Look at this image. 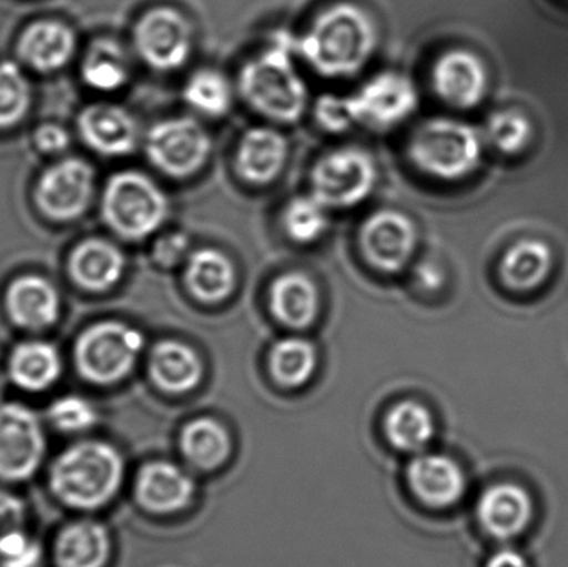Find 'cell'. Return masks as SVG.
Segmentation results:
<instances>
[{
    "label": "cell",
    "instance_id": "cell-36",
    "mask_svg": "<svg viewBox=\"0 0 568 567\" xmlns=\"http://www.w3.org/2000/svg\"><path fill=\"white\" fill-rule=\"evenodd\" d=\"M487 135L496 149L507 155H514L530 142L532 123L524 113L516 112V110H503V112H496L490 117Z\"/></svg>",
    "mask_w": 568,
    "mask_h": 567
},
{
    "label": "cell",
    "instance_id": "cell-18",
    "mask_svg": "<svg viewBox=\"0 0 568 567\" xmlns=\"http://www.w3.org/2000/svg\"><path fill=\"white\" fill-rule=\"evenodd\" d=\"M287 142L283 133L270 126H255L240 140L235 166L239 175L253 185H268L283 172Z\"/></svg>",
    "mask_w": 568,
    "mask_h": 567
},
{
    "label": "cell",
    "instance_id": "cell-8",
    "mask_svg": "<svg viewBox=\"0 0 568 567\" xmlns=\"http://www.w3.org/2000/svg\"><path fill=\"white\" fill-rule=\"evenodd\" d=\"M150 162L173 179H189L209 162L212 139L202 123L190 117L163 120L146 135Z\"/></svg>",
    "mask_w": 568,
    "mask_h": 567
},
{
    "label": "cell",
    "instance_id": "cell-23",
    "mask_svg": "<svg viewBox=\"0 0 568 567\" xmlns=\"http://www.w3.org/2000/svg\"><path fill=\"white\" fill-rule=\"evenodd\" d=\"M125 256L105 240H89L77 246L70 259V275L82 288L105 292L122 279Z\"/></svg>",
    "mask_w": 568,
    "mask_h": 567
},
{
    "label": "cell",
    "instance_id": "cell-38",
    "mask_svg": "<svg viewBox=\"0 0 568 567\" xmlns=\"http://www.w3.org/2000/svg\"><path fill=\"white\" fill-rule=\"evenodd\" d=\"M317 123L327 132L341 133L356 123L349 97L323 95L314 105Z\"/></svg>",
    "mask_w": 568,
    "mask_h": 567
},
{
    "label": "cell",
    "instance_id": "cell-3",
    "mask_svg": "<svg viewBox=\"0 0 568 567\" xmlns=\"http://www.w3.org/2000/svg\"><path fill=\"white\" fill-rule=\"evenodd\" d=\"M122 479V456L105 443L70 446L50 469L52 492L60 502L77 509L106 505L119 492Z\"/></svg>",
    "mask_w": 568,
    "mask_h": 567
},
{
    "label": "cell",
    "instance_id": "cell-13",
    "mask_svg": "<svg viewBox=\"0 0 568 567\" xmlns=\"http://www.w3.org/2000/svg\"><path fill=\"white\" fill-rule=\"evenodd\" d=\"M93 193V170L82 160H65L47 170L37 185V203L53 220L77 219Z\"/></svg>",
    "mask_w": 568,
    "mask_h": 567
},
{
    "label": "cell",
    "instance_id": "cell-2",
    "mask_svg": "<svg viewBox=\"0 0 568 567\" xmlns=\"http://www.w3.org/2000/svg\"><path fill=\"white\" fill-rule=\"evenodd\" d=\"M294 45L287 33H280L273 45L253 57L240 72V93L245 102L278 123L297 122L310 100L306 83L291 59Z\"/></svg>",
    "mask_w": 568,
    "mask_h": 567
},
{
    "label": "cell",
    "instance_id": "cell-29",
    "mask_svg": "<svg viewBox=\"0 0 568 567\" xmlns=\"http://www.w3.org/2000/svg\"><path fill=\"white\" fill-rule=\"evenodd\" d=\"M183 455L200 469L219 468L232 452L229 433L215 419L200 418L183 428L180 438Z\"/></svg>",
    "mask_w": 568,
    "mask_h": 567
},
{
    "label": "cell",
    "instance_id": "cell-32",
    "mask_svg": "<svg viewBox=\"0 0 568 567\" xmlns=\"http://www.w3.org/2000/svg\"><path fill=\"white\" fill-rule=\"evenodd\" d=\"M186 103L206 117H222L233 102V90L219 70L202 69L193 73L183 90Z\"/></svg>",
    "mask_w": 568,
    "mask_h": 567
},
{
    "label": "cell",
    "instance_id": "cell-27",
    "mask_svg": "<svg viewBox=\"0 0 568 567\" xmlns=\"http://www.w3.org/2000/svg\"><path fill=\"white\" fill-rule=\"evenodd\" d=\"M552 252L539 240H523L500 260L499 275L507 288L527 292L546 282L552 270Z\"/></svg>",
    "mask_w": 568,
    "mask_h": 567
},
{
    "label": "cell",
    "instance_id": "cell-45",
    "mask_svg": "<svg viewBox=\"0 0 568 567\" xmlns=\"http://www.w3.org/2000/svg\"><path fill=\"white\" fill-rule=\"evenodd\" d=\"M3 389H6V379H3V376L0 375V398H2Z\"/></svg>",
    "mask_w": 568,
    "mask_h": 567
},
{
    "label": "cell",
    "instance_id": "cell-17",
    "mask_svg": "<svg viewBox=\"0 0 568 567\" xmlns=\"http://www.w3.org/2000/svg\"><path fill=\"white\" fill-rule=\"evenodd\" d=\"M135 493L143 508L156 515H172L192 503L195 483L180 466L155 462L143 466L136 478Z\"/></svg>",
    "mask_w": 568,
    "mask_h": 567
},
{
    "label": "cell",
    "instance_id": "cell-26",
    "mask_svg": "<svg viewBox=\"0 0 568 567\" xmlns=\"http://www.w3.org/2000/svg\"><path fill=\"white\" fill-rule=\"evenodd\" d=\"M53 556L59 567H103L110 556L106 529L95 522H77L57 536Z\"/></svg>",
    "mask_w": 568,
    "mask_h": 567
},
{
    "label": "cell",
    "instance_id": "cell-42",
    "mask_svg": "<svg viewBox=\"0 0 568 567\" xmlns=\"http://www.w3.org/2000/svg\"><path fill=\"white\" fill-rule=\"evenodd\" d=\"M37 145L47 153L62 152L69 145L65 130L57 125H43L36 135Z\"/></svg>",
    "mask_w": 568,
    "mask_h": 567
},
{
    "label": "cell",
    "instance_id": "cell-41",
    "mask_svg": "<svg viewBox=\"0 0 568 567\" xmlns=\"http://www.w3.org/2000/svg\"><path fill=\"white\" fill-rule=\"evenodd\" d=\"M23 522H26V508L22 502L9 493L0 492V539L22 529Z\"/></svg>",
    "mask_w": 568,
    "mask_h": 567
},
{
    "label": "cell",
    "instance_id": "cell-9",
    "mask_svg": "<svg viewBox=\"0 0 568 567\" xmlns=\"http://www.w3.org/2000/svg\"><path fill=\"white\" fill-rule=\"evenodd\" d=\"M133 40L140 57L160 72L180 69L193 52L192 23L173 7L149 10L136 23Z\"/></svg>",
    "mask_w": 568,
    "mask_h": 567
},
{
    "label": "cell",
    "instance_id": "cell-10",
    "mask_svg": "<svg viewBox=\"0 0 568 567\" xmlns=\"http://www.w3.org/2000/svg\"><path fill=\"white\" fill-rule=\"evenodd\" d=\"M356 123L374 130L399 125L413 115L419 103L416 85L400 72H383L367 80L349 95Z\"/></svg>",
    "mask_w": 568,
    "mask_h": 567
},
{
    "label": "cell",
    "instance_id": "cell-4",
    "mask_svg": "<svg viewBox=\"0 0 568 567\" xmlns=\"http://www.w3.org/2000/svg\"><path fill=\"white\" fill-rule=\"evenodd\" d=\"M407 152L420 172L453 182L477 169L483 159V139L469 123L436 117L414 130Z\"/></svg>",
    "mask_w": 568,
    "mask_h": 567
},
{
    "label": "cell",
    "instance_id": "cell-21",
    "mask_svg": "<svg viewBox=\"0 0 568 567\" xmlns=\"http://www.w3.org/2000/svg\"><path fill=\"white\" fill-rule=\"evenodd\" d=\"M7 312L16 325L43 330L59 318V293L42 276H22L7 292Z\"/></svg>",
    "mask_w": 568,
    "mask_h": 567
},
{
    "label": "cell",
    "instance_id": "cell-5",
    "mask_svg": "<svg viewBox=\"0 0 568 567\" xmlns=\"http://www.w3.org/2000/svg\"><path fill=\"white\" fill-rule=\"evenodd\" d=\"M103 216L110 229L129 240L155 233L169 216V199L150 176L116 173L103 192Z\"/></svg>",
    "mask_w": 568,
    "mask_h": 567
},
{
    "label": "cell",
    "instance_id": "cell-7",
    "mask_svg": "<svg viewBox=\"0 0 568 567\" xmlns=\"http://www.w3.org/2000/svg\"><path fill=\"white\" fill-rule=\"evenodd\" d=\"M377 183V166L363 149L344 146L317 160L311 172L313 195L327 209L359 205Z\"/></svg>",
    "mask_w": 568,
    "mask_h": 567
},
{
    "label": "cell",
    "instance_id": "cell-37",
    "mask_svg": "<svg viewBox=\"0 0 568 567\" xmlns=\"http://www.w3.org/2000/svg\"><path fill=\"white\" fill-rule=\"evenodd\" d=\"M49 418L60 432L80 433L95 425L97 412L80 396H63L50 406Z\"/></svg>",
    "mask_w": 568,
    "mask_h": 567
},
{
    "label": "cell",
    "instance_id": "cell-25",
    "mask_svg": "<svg viewBox=\"0 0 568 567\" xmlns=\"http://www.w3.org/2000/svg\"><path fill=\"white\" fill-rule=\"evenodd\" d=\"M75 47L72 30L55 20L30 26L20 37L19 53L33 69L52 72L69 62Z\"/></svg>",
    "mask_w": 568,
    "mask_h": 567
},
{
    "label": "cell",
    "instance_id": "cell-14",
    "mask_svg": "<svg viewBox=\"0 0 568 567\" xmlns=\"http://www.w3.org/2000/svg\"><path fill=\"white\" fill-rule=\"evenodd\" d=\"M433 83L444 102L456 109H473L486 95L487 69L470 50L453 49L434 63Z\"/></svg>",
    "mask_w": 568,
    "mask_h": 567
},
{
    "label": "cell",
    "instance_id": "cell-40",
    "mask_svg": "<svg viewBox=\"0 0 568 567\" xmlns=\"http://www.w3.org/2000/svg\"><path fill=\"white\" fill-rule=\"evenodd\" d=\"M190 240L185 233L173 232L163 236L155 245V262L163 269H173L189 255Z\"/></svg>",
    "mask_w": 568,
    "mask_h": 567
},
{
    "label": "cell",
    "instance_id": "cell-19",
    "mask_svg": "<svg viewBox=\"0 0 568 567\" xmlns=\"http://www.w3.org/2000/svg\"><path fill=\"white\" fill-rule=\"evenodd\" d=\"M83 140L103 155H126L136 146L139 129L126 110L116 105H93L80 117Z\"/></svg>",
    "mask_w": 568,
    "mask_h": 567
},
{
    "label": "cell",
    "instance_id": "cell-39",
    "mask_svg": "<svg viewBox=\"0 0 568 567\" xmlns=\"http://www.w3.org/2000/svg\"><path fill=\"white\" fill-rule=\"evenodd\" d=\"M40 556L42 553L39 545L23 535L22 529L0 539V566L2 567H37Z\"/></svg>",
    "mask_w": 568,
    "mask_h": 567
},
{
    "label": "cell",
    "instance_id": "cell-28",
    "mask_svg": "<svg viewBox=\"0 0 568 567\" xmlns=\"http://www.w3.org/2000/svg\"><path fill=\"white\" fill-rule=\"evenodd\" d=\"M10 378L20 388L42 392L60 375V358L52 345L42 342L23 343L13 350L9 362Z\"/></svg>",
    "mask_w": 568,
    "mask_h": 567
},
{
    "label": "cell",
    "instance_id": "cell-11",
    "mask_svg": "<svg viewBox=\"0 0 568 567\" xmlns=\"http://www.w3.org/2000/svg\"><path fill=\"white\" fill-rule=\"evenodd\" d=\"M416 245V225L396 210L374 212L359 229L361 253L377 272H400L413 259Z\"/></svg>",
    "mask_w": 568,
    "mask_h": 567
},
{
    "label": "cell",
    "instance_id": "cell-30",
    "mask_svg": "<svg viewBox=\"0 0 568 567\" xmlns=\"http://www.w3.org/2000/svg\"><path fill=\"white\" fill-rule=\"evenodd\" d=\"M387 438L400 452L419 453L434 436V418L426 406L403 402L394 406L384 423Z\"/></svg>",
    "mask_w": 568,
    "mask_h": 567
},
{
    "label": "cell",
    "instance_id": "cell-44",
    "mask_svg": "<svg viewBox=\"0 0 568 567\" xmlns=\"http://www.w3.org/2000/svg\"><path fill=\"white\" fill-rule=\"evenodd\" d=\"M417 280H419L420 285H424V288H437L443 276H440L439 270L436 266L430 265V263H424L423 266L417 269Z\"/></svg>",
    "mask_w": 568,
    "mask_h": 567
},
{
    "label": "cell",
    "instance_id": "cell-12",
    "mask_svg": "<svg viewBox=\"0 0 568 567\" xmlns=\"http://www.w3.org/2000/svg\"><path fill=\"white\" fill-rule=\"evenodd\" d=\"M45 438L39 419L26 406H0V478L22 482L42 463Z\"/></svg>",
    "mask_w": 568,
    "mask_h": 567
},
{
    "label": "cell",
    "instance_id": "cell-15",
    "mask_svg": "<svg viewBox=\"0 0 568 567\" xmlns=\"http://www.w3.org/2000/svg\"><path fill=\"white\" fill-rule=\"evenodd\" d=\"M477 518L493 538L509 541L529 528L534 518V502L523 486L500 483L480 495Z\"/></svg>",
    "mask_w": 568,
    "mask_h": 567
},
{
    "label": "cell",
    "instance_id": "cell-22",
    "mask_svg": "<svg viewBox=\"0 0 568 567\" xmlns=\"http://www.w3.org/2000/svg\"><path fill=\"white\" fill-rule=\"evenodd\" d=\"M270 310L287 328L304 330L316 320L320 293L313 280L304 273H284L270 290Z\"/></svg>",
    "mask_w": 568,
    "mask_h": 567
},
{
    "label": "cell",
    "instance_id": "cell-16",
    "mask_svg": "<svg viewBox=\"0 0 568 567\" xmlns=\"http://www.w3.org/2000/svg\"><path fill=\"white\" fill-rule=\"evenodd\" d=\"M414 495L434 508L456 505L466 493V476L454 459L436 453L416 456L407 468Z\"/></svg>",
    "mask_w": 568,
    "mask_h": 567
},
{
    "label": "cell",
    "instance_id": "cell-33",
    "mask_svg": "<svg viewBox=\"0 0 568 567\" xmlns=\"http://www.w3.org/2000/svg\"><path fill=\"white\" fill-rule=\"evenodd\" d=\"M270 366L276 382L286 386L306 383L316 366V350L307 340L284 338L273 346Z\"/></svg>",
    "mask_w": 568,
    "mask_h": 567
},
{
    "label": "cell",
    "instance_id": "cell-35",
    "mask_svg": "<svg viewBox=\"0 0 568 567\" xmlns=\"http://www.w3.org/2000/svg\"><path fill=\"white\" fill-rule=\"evenodd\" d=\"M30 105L26 77L13 62H0V126L22 120Z\"/></svg>",
    "mask_w": 568,
    "mask_h": 567
},
{
    "label": "cell",
    "instance_id": "cell-43",
    "mask_svg": "<svg viewBox=\"0 0 568 567\" xmlns=\"http://www.w3.org/2000/svg\"><path fill=\"white\" fill-rule=\"evenodd\" d=\"M486 567H529L523 553L514 548H503L487 559Z\"/></svg>",
    "mask_w": 568,
    "mask_h": 567
},
{
    "label": "cell",
    "instance_id": "cell-1",
    "mask_svg": "<svg viewBox=\"0 0 568 567\" xmlns=\"http://www.w3.org/2000/svg\"><path fill=\"white\" fill-rule=\"evenodd\" d=\"M296 47L320 75H356L376 50L377 27L373 17L356 3H334L314 19Z\"/></svg>",
    "mask_w": 568,
    "mask_h": 567
},
{
    "label": "cell",
    "instance_id": "cell-6",
    "mask_svg": "<svg viewBox=\"0 0 568 567\" xmlns=\"http://www.w3.org/2000/svg\"><path fill=\"white\" fill-rule=\"evenodd\" d=\"M143 348L142 333L122 323H100L82 333L75 345L80 375L97 385L125 378Z\"/></svg>",
    "mask_w": 568,
    "mask_h": 567
},
{
    "label": "cell",
    "instance_id": "cell-24",
    "mask_svg": "<svg viewBox=\"0 0 568 567\" xmlns=\"http://www.w3.org/2000/svg\"><path fill=\"white\" fill-rule=\"evenodd\" d=\"M150 376L166 393L190 392L202 379L203 366L189 345L175 340L159 343L150 355Z\"/></svg>",
    "mask_w": 568,
    "mask_h": 567
},
{
    "label": "cell",
    "instance_id": "cell-34",
    "mask_svg": "<svg viewBox=\"0 0 568 567\" xmlns=\"http://www.w3.org/2000/svg\"><path fill=\"white\" fill-rule=\"evenodd\" d=\"M329 219L327 206L314 195L296 196L287 203L283 213V226L287 236L296 243H313L326 233Z\"/></svg>",
    "mask_w": 568,
    "mask_h": 567
},
{
    "label": "cell",
    "instance_id": "cell-20",
    "mask_svg": "<svg viewBox=\"0 0 568 567\" xmlns=\"http://www.w3.org/2000/svg\"><path fill=\"white\" fill-rule=\"evenodd\" d=\"M183 280L193 298L215 305L235 292L236 270L232 260L220 250L200 249L186 259Z\"/></svg>",
    "mask_w": 568,
    "mask_h": 567
},
{
    "label": "cell",
    "instance_id": "cell-31",
    "mask_svg": "<svg viewBox=\"0 0 568 567\" xmlns=\"http://www.w3.org/2000/svg\"><path fill=\"white\" fill-rule=\"evenodd\" d=\"M83 80L93 89L112 92L129 80V60L119 43L99 40L83 62Z\"/></svg>",
    "mask_w": 568,
    "mask_h": 567
}]
</instances>
